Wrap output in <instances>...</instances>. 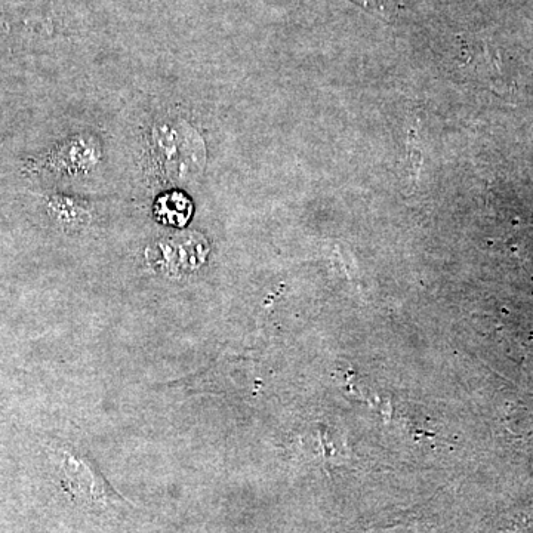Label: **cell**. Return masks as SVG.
Instances as JSON below:
<instances>
[{
	"instance_id": "obj_2",
	"label": "cell",
	"mask_w": 533,
	"mask_h": 533,
	"mask_svg": "<svg viewBox=\"0 0 533 533\" xmlns=\"http://www.w3.org/2000/svg\"><path fill=\"white\" fill-rule=\"evenodd\" d=\"M159 214L166 223L181 226L190 218V203L180 194H171L160 202Z\"/></svg>"
},
{
	"instance_id": "obj_1",
	"label": "cell",
	"mask_w": 533,
	"mask_h": 533,
	"mask_svg": "<svg viewBox=\"0 0 533 533\" xmlns=\"http://www.w3.org/2000/svg\"><path fill=\"white\" fill-rule=\"evenodd\" d=\"M64 479L75 498L89 507L107 508L117 504V495L100 471L82 454L66 452L61 461Z\"/></svg>"
}]
</instances>
